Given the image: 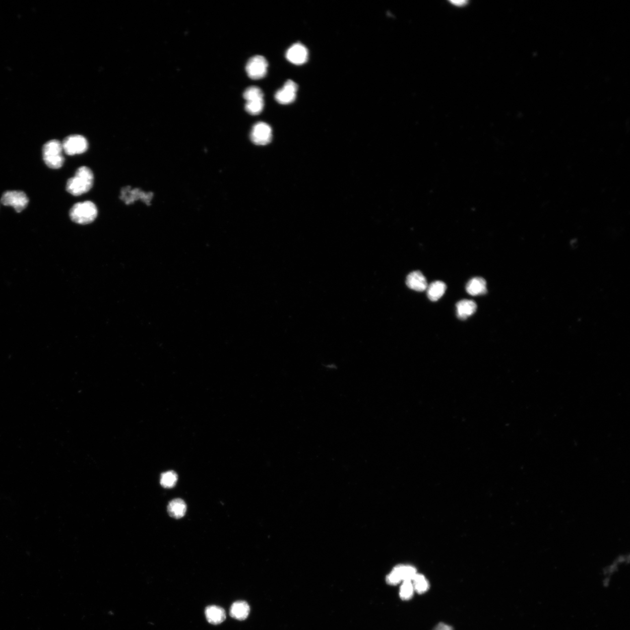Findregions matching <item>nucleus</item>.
Listing matches in <instances>:
<instances>
[{"label": "nucleus", "mask_w": 630, "mask_h": 630, "mask_svg": "<svg viewBox=\"0 0 630 630\" xmlns=\"http://www.w3.org/2000/svg\"><path fill=\"white\" fill-rule=\"evenodd\" d=\"M94 174L87 166H81L77 170L75 176L68 180L66 190L69 194L79 196L90 191L93 186Z\"/></svg>", "instance_id": "f257e3e1"}, {"label": "nucleus", "mask_w": 630, "mask_h": 630, "mask_svg": "<svg viewBox=\"0 0 630 630\" xmlns=\"http://www.w3.org/2000/svg\"><path fill=\"white\" fill-rule=\"evenodd\" d=\"M98 209L93 202L86 201L75 204L70 211L71 220L79 224L92 223L97 217Z\"/></svg>", "instance_id": "f03ea898"}, {"label": "nucleus", "mask_w": 630, "mask_h": 630, "mask_svg": "<svg viewBox=\"0 0 630 630\" xmlns=\"http://www.w3.org/2000/svg\"><path fill=\"white\" fill-rule=\"evenodd\" d=\"M62 143L57 140H50L43 147V158L44 163L50 168L58 169L65 162L62 155Z\"/></svg>", "instance_id": "7ed1b4c3"}, {"label": "nucleus", "mask_w": 630, "mask_h": 630, "mask_svg": "<svg viewBox=\"0 0 630 630\" xmlns=\"http://www.w3.org/2000/svg\"><path fill=\"white\" fill-rule=\"evenodd\" d=\"M153 196V192L146 193L139 188L132 189L131 186H128L121 188L120 199L127 205H131L137 200H142L149 206Z\"/></svg>", "instance_id": "20e7f679"}, {"label": "nucleus", "mask_w": 630, "mask_h": 630, "mask_svg": "<svg viewBox=\"0 0 630 630\" xmlns=\"http://www.w3.org/2000/svg\"><path fill=\"white\" fill-rule=\"evenodd\" d=\"M268 62L262 55H255L248 60L246 66L247 76L252 80H260L268 72Z\"/></svg>", "instance_id": "39448f33"}, {"label": "nucleus", "mask_w": 630, "mask_h": 630, "mask_svg": "<svg viewBox=\"0 0 630 630\" xmlns=\"http://www.w3.org/2000/svg\"><path fill=\"white\" fill-rule=\"evenodd\" d=\"M62 146L66 154L74 155L83 154L86 152L88 148V143L83 136L72 135L63 140Z\"/></svg>", "instance_id": "423d86ee"}, {"label": "nucleus", "mask_w": 630, "mask_h": 630, "mask_svg": "<svg viewBox=\"0 0 630 630\" xmlns=\"http://www.w3.org/2000/svg\"><path fill=\"white\" fill-rule=\"evenodd\" d=\"M2 203L5 206L13 207L17 213H20L27 207L29 199L23 192L8 191L3 195Z\"/></svg>", "instance_id": "0eeeda50"}, {"label": "nucleus", "mask_w": 630, "mask_h": 630, "mask_svg": "<svg viewBox=\"0 0 630 630\" xmlns=\"http://www.w3.org/2000/svg\"><path fill=\"white\" fill-rule=\"evenodd\" d=\"M250 139L251 142L257 145H267L271 142L272 139L271 127L265 122H258L252 128Z\"/></svg>", "instance_id": "6e6552de"}, {"label": "nucleus", "mask_w": 630, "mask_h": 630, "mask_svg": "<svg viewBox=\"0 0 630 630\" xmlns=\"http://www.w3.org/2000/svg\"><path fill=\"white\" fill-rule=\"evenodd\" d=\"M298 88V85L294 81L288 80L283 87L276 92V101L282 105L290 104L296 99Z\"/></svg>", "instance_id": "1a4fd4ad"}, {"label": "nucleus", "mask_w": 630, "mask_h": 630, "mask_svg": "<svg viewBox=\"0 0 630 630\" xmlns=\"http://www.w3.org/2000/svg\"><path fill=\"white\" fill-rule=\"evenodd\" d=\"M286 58L292 64L302 65L308 60V50L303 44L296 43L291 46L287 51Z\"/></svg>", "instance_id": "9d476101"}, {"label": "nucleus", "mask_w": 630, "mask_h": 630, "mask_svg": "<svg viewBox=\"0 0 630 630\" xmlns=\"http://www.w3.org/2000/svg\"><path fill=\"white\" fill-rule=\"evenodd\" d=\"M416 570L410 565H400L396 566L390 573L392 579L396 583L406 581H411L417 574Z\"/></svg>", "instance_id": "9b49d317"}, {"label": "nucleus", "mask_w": 630, "mask_h": 630, "mask_svg": "<svg viewBox=\"0 0 630 630\" xmlns=\"http://www.w3.org/2000/svg\"><path fill=\"white\" fill-rule=\"evenodd\" d=\"M406 285L411 290L422 292L428 287L427 280L420 271L411 272L407 277Z\"/></svg>", "instance_id": "f8f14e48"}, {"label": "nucleus", "mask_w": 630, "mask_h": 630, "mask_svg": "<svg viewBox=\"0 0 630 630\" xmlns=\"http://www.w3.org/2000/svg\"><path fill=\"white\" fill-rule=\"evenodd\" d=\"M477 305L475 302L472 300H462L457 304V317L461 320H466L475 313Z\"/></svg>", "instance_id": "ddd939ff"}, {"label": "nucleus", "mask_w": 630, "mask_h": 630, "mask_svg": "<svg viewBox=\"0 0 630 630\" xmlns=\"http://www.w3.org/2000/svg\"><path fill=\"white\" fill-rule=\"evenodd\" d=\"M466 289L470 295L485 294L487 292L486 281L481 277L473 278L467 284Z\"/></svg>", "instance_id": "4468645a"}, {"label": "nucleus", "mask_w": 630, "mask_h": 630, "mask_svg": "<svg viewBox=\"0 0 630 630\" xmlns=\"http://www.w3.org/2000/svg\"><path fill=\"white\" fill-rule=\"evenodd\" d=\"M205 613L207 621L212 624H221L225 620V611L220 607L217 606L207 607Z\"/></svg>", "instance_id": "2eb2a0df"}, {"label": "nucleus", "mask_w": 630, "mask_h": 630, "mask_svg": "<svg viewBox=\"0 0 630 630\" xmlns=\"http://www.w3.org/2000/svg\"><path fill=\"white\" fill-rule=\"evenodd\" d=\"M249 606L244 601L233 603L230 609L231 616L238 620H245L249 616Z\"/></svg>", "instance_id": "dca6fc26"}, {"label": "nucleus", "mask_w": 630, "mask_h": 630, "mask_svg": "<svg viewBox=\"0 0 630 630\" xmlns=\"http://www.w3.org/2000/svg\"><path fill=\"white\" fill-rule=\"evenodd\" d=\"M187 507L183 500L179 498L173 499L168 506V512L170 516L179 519L184 516L186 513Z\"/></svg>", "instance_id": "f3484780"}, {"label": "nucleus", "mask_w": 630, "mask_h": 630, "mask_svg": "<svg viewBox=\"0 0 630 630\" xmlns=\"http://www.w3.org/2000/svg\"><path fill=\"white\" fill-rule=\"evenodd\" d=\"M427 290L429 300L435 302L444 295L447 290V285L443 281H436L429 284Z\"/></svg>", "instance_id": "a211bd4d"}, {"label": "nucleus", "mask_w": 630, "mask_h": 630, "mask_svg": "<svg viewBox=\"0 0 630 630\" xmlns=\"http://www.w3.org/2000/svg\"><path fill=\"white\" fill-rule=\"evenodd\" d=\"M264 105V99H256L246 101L244 107L246 112L251 115H258L262 112Z\"/></svg>", "instance_id": "6ab92c4d"}, {"label": "nucleus", "mask_w": 630, "mask_h": 630, "mask_svg": "<svg viewBox=\"0 0 630 630\" xmlns=\"http://www.w3.org/2000/svg\"><path fill=\"white\" fill-rule=\"evenodd\" d=\"M411 582H412L414 591H416L418 594H423L429 589L428 581L421 574H417Z\"/></svg>", "instance_id": "aec40b11"}, {"label": "nucleus", "mask_w": 630, "mask_h": 630, "mask_svg": "<svg viewBox=\"0 0 630 630\" xmlns=\"http://www.w3.org/2000/svg\"><path fill=\"white\" fill-rule=\"evenodd\" d=\"M177 481V475L175 472L169 471L161 474L160 483L163 487L171 488L175 486Z\"/></svg>", "instance_id": "412c9836"}, {"label": "nucleus", "mask_w": 630, "mask_h": 630, "mask_svg": "<svg viewBox=\"0 0 630 630\" xmlns=\"http://www.w3.org/2000/svg\"><path fill=\"white\" fill-rule=\"evenodd\" d=\"M414 592V589L412 582L410 581H403L400 589V597L403 600H409L413 597Z\"/></svg>", "instance_id": "4be33fe9"}, {"label": "nucleus", "mask_w": 630, "mask_h": 630, "mask_svg": "<svg viewBox=\"0 0 630 630\" xmlns=\"http://www.w3.org/2000/svg\"><path fill=\"white\" fill-rule=\"evenodd\" d=\"M263 93L261 88L257 87L247 88L243 93V98L246 101L263 99Z\"/></svg>", "instance_id": "5701e85b"}, {"label": "nucleus", "mask_w": 630, "mask_h": 630, "mask_svg": "<svg viewBox=\"0 0 630 630\" xmlns=\"http://www.w3.org/2000/svg\"><path fill=\"white\" fill-rule=\"evenodd\" d=\"M435 630H453L451 626L444 623H440L436 626Z\"/></svg>", "instance_id": "b1692460"}]
</instances>
